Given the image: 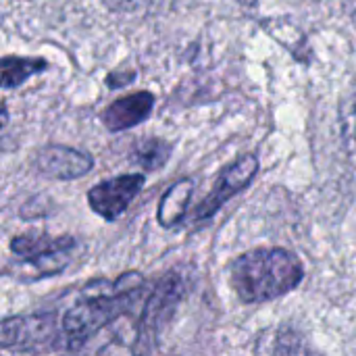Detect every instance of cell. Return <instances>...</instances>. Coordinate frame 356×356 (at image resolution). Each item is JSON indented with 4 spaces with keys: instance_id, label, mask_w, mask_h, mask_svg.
<instances>
[{
    "instance_id": "cell-14",
    "label": "cell",
    "mask_w": 356,
    "mask_h": 356,
    "mask_svg": "<svg viewBox=\"0 0 356 356\" xmlns=\"http://www.w3.org/2000/svg\"><path fill=\"white\" fill-rule=\"evenodd\" d=\"M340 131L346 148L356 156V94L340 104Z\"/></svg>"
},
{
    "instance_id": "cell-3",
    "label": "cell",
    "mask_w": 356,
    "mask_h": 356,
    "mask_svg": "<svg viewBox=\"0 0 356 356\" xmlns=\"http://www.w3.org/2000/svg\"><path fill=\"white\" fill-rule=\"evenodd\" d=\"M67 348L54 311H38L0 319V350L17 355H46Z\"/></svg>"
},
{
    "instance_id": "cell-13",
    "label": "cell",
    "mask_w": 356,
    "mask_h": 356,
    "mask_svg": "<svg viewBox=\"0 0 356 356\" xmlns=\"http://www.w3.org/2000/svg\"><path fill=\"white\" fill-rule=\"evenodd\" d=\"M171 156V146L165 142V140H159V138H150V140H144L136 146V152H134V159L140 167H144L146 171H156L161 169Z\"/></svg>"
},
{
    "instance_id": "cell-1",
    "label": "cell",
    "mask_w": 356,
    "mask_h": 356,
    "mask_svg": "<svg viewBox=\"0 0 356 356\" xmlns=\"http://www.w3.org/2000/svg\"><path fill=\"white\" fill-rule=\"evenodd\" d=\"M146 294V280L138 271H127L117 280H92L79 292L63 319L60 332L67 348H79L115 319L129 315Z\"/></svg>"
},
{
    "instance_id": "cell-11",
    "label": "cell",
    "mask_w": 356,
    "mask_h": 356,
    "mask_svg": "<svg viewBox=\"0 0 356 356\" xmlns=\"http://www.w3.org/2000/svg\"><path fill=\"white\" fill-rule=\"evenodd\" d=\"M48 69L44 58L29 56H4L0 58V88H17L29 77Z\"/></svg>"
},
{
    "instance_id": "cell-5",
    "label": "cell",
    "mask_w": 356,
    "mask_h": 356,
    "mask_svg": "<svg viewBox=\"0 0 356 356\" xmlns=\"http://www.w3.org/2000/svg\"><path fill=\"white\" fill-rule=\"evenodd\" d=\"M144 184L146 177L142 173H127V175L104 179L90 188L88 204L104 221H115L127 211L134 198L142 192Z\"/></svg>"
},
{
    "instance_id": "cell-4",
    "label": "cell",
    "mask_w": 356,
    "mask_h": 356,
    "mask_svg": "<svg viewBox=\"0 0 356 356\" xmlns=\"http://www.w3.org/2000/svg\"><path fill=\"white\" fill-rule=\"evenodd\" d=\"M184 292H186V280L181 273L171 271L163 275L159 282H154L142 307V315H140V323L136 332V350L140 355L146 348H150V344L156 340L161 327L169 321L175 307L184 298Z\"/></svg>"
},
{
    "instance_id": "cell-15",
    "label": "cell",
    "mask_w": 356,
    "mask_h": 356,
    "mask_svg": "<svg viewBox=\"0 0 356 356\" xmlns=\"http://www.w3.org/2000/svg\"><path fill=\"white\" fill-rule=\"evenodd\" d=\"M8 123V111H6V104L0 102V129Z\"/></svg>"
},
{
    "instance_id": "cell-9",
    "label": "cell",
    "mask_w": 356,
    "mask_h": 356,
    "mask_svg": "<svg viewBox=\"0 0 356 356\" xmlns=\"http://www.w3.org/2000/svg\"><path fill=\"white\" fill-rule=\"evenodd\" d=\"M152 106L154 96L150 92H136L111 102L102 113V123L108 131H125L146 121Z\"/></svg>"
},
{
    "instance_id": "cell-10",
    "label": "cell",
    "mask_w": 356,
    "mask_h": 356,
    "mask_svg": "<svg viewBox=\"0 0 356 356\" xmlns=\"http://www.w3.org/2000/svg\"><path fill=\"white\" fill-rule=\"evenodd\" d=\"M192 190H194L192 179H181L165 192L156 211V219L163 227H175L184 219L192 198Z\"/></svg>"
},
{
    "instance_id": "cell-7",
    "label": "cell",
    "mask_w": 356,
    "mask_h": 356,
    "mask_svg": "<svg viewBox=\"0 0 356 356\" xmlns=\"http://www.w3.org/2000/svg\"><path fill=\"white\" fill-rule=\"evenodd\" d=\"M77 254H79L77 240L67 236V240L52 250H46V252L29 257V259L15 261L6 269L4 275H10L17 282H27V284L44 280V277H54V275H60L67 267H71V263L77 259Z\"/></svg>"
},
{
    "instance_id": "cell-6",
    "label": "cell",
    "mask_w": 356,
    "mask_h": 356,
    "mask_svg": "<svg viewBox=\"0 0 356 356\" xmlns=\"http://www.w3.org/2000/svg\"><path fill=\"white\" fill-rule=\"evenodd\" d=\"M257 171H259V159L254 154H244L238 161H234L229 167H225L217 177L209 196L196 207L194 221L211 219L229 198H234L254 179Z\"/></svg>"
},
{
    "instance_id": "cell-12",
    "label": "cell",
    "mask_w": 356,
    "mask_h": 356,
    "mask_svg": "<svg viewBox=\"0 0 356 356\" xmlns=\"http://www.w3.org/2000/svg\"><path fill=\"white\" fill-rule=\"evenodd\" d=\"M65 240H67V236H50V234L31 229V232L19 234L10 240V252L17 259H29V257H35V254H42L46 250L60 246Z\"/></svg>"
},
{
    "instance_id": "cell-2",
    "label": "cell",
    "mask_w": 356,
    "mask_h": 356,
    "mask_svg": "<svg viewBox=\"0 0 356 356\" xmlns=\"http://www.w3.org/2000/svg\"><path fill=\"white\" fill-rule=\"evenodd\" d=\"M302 263L284 248H257L238 257L229 267L236 296L246 305H261L292 292L302 282Z\"/></svg>"
},
{
    "instance_id": "cell-8",
    "label": "cell",
    "mask_w": 356,
    "mask_h": 356,
    "mask_svg": "<svg viewBox=\"0 0 356 356\" xmlns=\"http://www.w3.org/2000/svg\"><path fill=\"white\" fill-rule=\"evenodd\" d=\"M33 165L44 177L67 181V179H77L90 173L94 167V159L92 154L83 150L60 146V144H50L38 150Z\"/></svg>"
}]
</instances>
